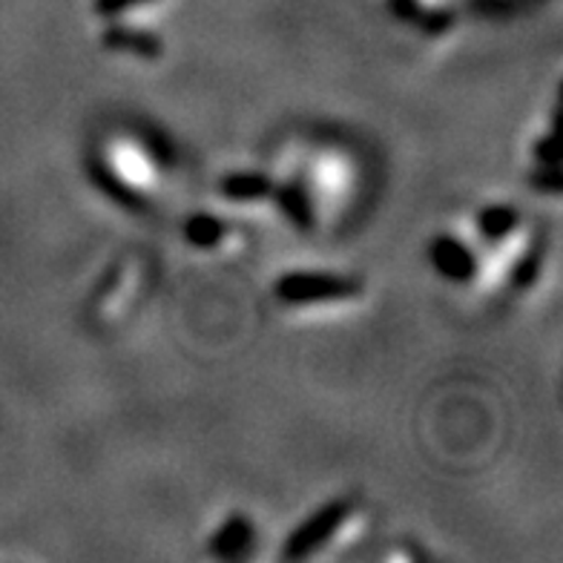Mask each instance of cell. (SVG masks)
<instances>
[{
  "mask_svg": "<svg viewBox=\"0 0 563 563\" xmlns=\"http://www.w3.org/2000/svg\"><path fill=\"white\" fill-rule=\"evenodd\" d=\"M276 294L285 302H331V299H351L360 294V285L331 274H288L276 285Z\"/></svg>",
  "mask_w": 563,
  "mask_h": 563,
  "instance_id": "1",
  "label": "cell"
},
{
  "mask_svg": "<svg viewBox=\"0 0 563 563\" xmlns=\"http://www.w3.org/2000/svg\"><path fill=\"white\" fill-rule=\"evenodd\" d=\"M349 520V504H331L322 511H317L305 527L297 529V534L290 538L285 555L288 558H305L311 555L313 549L325 547L331 541V534Z\"/></svg>",
  "mask_w": 563,
  "mask_h": 563,
  "instance_id": "2",
  "label": "cell"
},
{
  "mask_svg": "<svg viewBox=\"0 0 563 563\" xmlns=\"http://www.w3.org/2000/svg\"><path fill=\"white\" fill-rule=\"evenodd\" d=\"M222 194L233 201H262L274 194L271 178L253 176V173H236L222 181Z\"/></svg>",
  "mask_w": 563,
  "mask_h": 563,
  "instance_id": "3",
  "label": "cell"
},
{
  "mask_svg": "<svg viewBox=\"0 0 563 563\" xmlns=\"http://www.w3.org/2000/svg\"><path fill=\"white\" fill-rule=\"evenodd\" d=\"M187 236L194 245H216V239L224 236V224H219L210 216H196L194 222L187 224Z\"/></svg>",
  "mask_w": 563,
  "mask_h": 563,
  "instance_id": "4",
  "label": "cell"
},
{
  "mask_svg": "<svg viewBox=\"0 0 563 563\" xmlns=\"http://www.w3.org/2000/svg\"><path fill=\"white\" fill-rule=\"evenodd\" d=\"M518 224V213L509 208H492L481 216V228L486 230V236L497 239L504 236L506 230H511Z\"/></svg>",
  "mask_w": 563,
  "mask_h": 563,
  "instance_id": "5",
  "label": "cell"
},
{
  "mask_svg": "<svg viewBox=\"0 0 563 563\" xmlns=\"http://www.w3.org/2000/svg\"><path fill=\"white\" fill-rule=\"evenodd\" d=\"M245 538H247L245 520H233V523H228V527H224V532L216 534L213 549L216 552H222V555H236L239 547L245 543Z\"/></svg>",
  "mask_w": 563,
  "mask_h": 563,
  "instance_id": "6",
  "label": "cell"
},
{
  "mask_svg": "<svg viewBox=\"0 0 563 563\" xmlns=\"http://www.w3.org/2000/svg\"><path fill=\"white\" fill-rule=\"evenodd\" d=\"M107 44L121 46V49H139V53H156V41L150 35H141V32H110L107 35Z\"/></svg>",
  "mask_w": 563,
  "mask_h": 563,
  "instance_id": "7",
  "label": "cell"
},
{
  "mask_svg": "<svg viewBox=\"0 0 563 563\" xmlns=\"http://www.w3.org/2000/svg\"><path fill=\"white\" fill-rule=\"evenodd\" d=\"M141 3H150V0H96L98 15H121L126 9H135Z\"/></svg>",
  "mask_w": 563,
  "mask_h": 563,
  "instance_id": "8",
  "label": "cell"
}]
</instances>
